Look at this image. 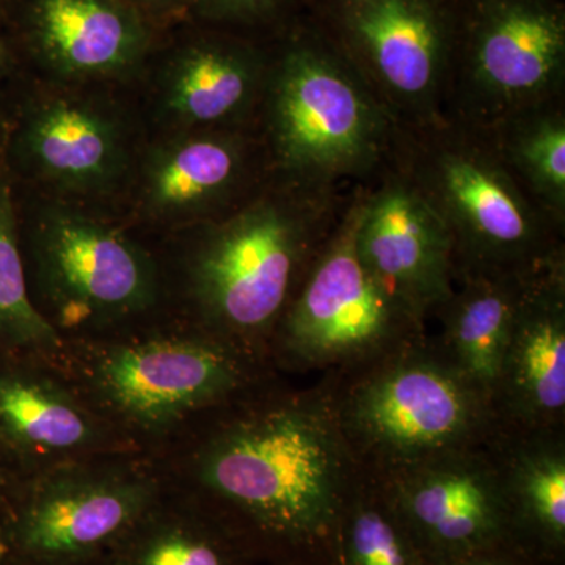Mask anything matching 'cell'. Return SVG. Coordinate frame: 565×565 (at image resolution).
Wrapping results in <instances>:
<instances>
[{"mask_svg":"<svg viewBox=\"0 0 565 565\" xmlns=\"http://www.w3.org/2000/svg\"><path fill=\"white\" fill-rule=\"evenodd\" d=\"M321 379L356 467L377 478L487 444L501 429L490 401L449 366L429 334Z\"/></svg>","mask_w":565,"mask_h":565,"instance_id":"obj_6","label":"cell"},{"mask_svg":"<svg viewBox=\"0 0 565 565\" xmlns=\"http://www.w3.org/2000/svg\"><path fill=\"white\" fill-rule=\"evenodd\" d=\"M494 446L512 544L534 565H565V429H500Z\"/></svg>","mask_w":565,"mask_h":565,"instance_id":"obj_20","label":"cell"},{"mask_svg":"<svg viewBox=\"0 0 565 565\" xmlns=\"http://www.w3.org/2000/svg\"><path fill=\"white\" fill-rule=\"evenodd\" d=\"M356 245L375 275L430 326L456 288L451 236L388 163L363 185Z\"/></svg>","mask_w":565,"mask_h":565,"instance_id":"obj_15","label":"cell"},{"mask_svg":"<svg viewBox=\"0 0 565 565\" xmlns=\"http://www.w3.org/2000/svg\"><path fill=\"white\" fill-rule=\"evenodd\" d=\"M66 343L41 316L29 292L21 228L9 185L0 182V360L62 364Z\"/></svg>","mask_w":565,"mask_h":565,"instance_id":"obj_24","label":"cell"},{"mask_svg":"<svg viewBox=\"0 0 565 565\" xmlns=\"http://www.w3.org/2000/svg\"><path fill=\"white\" fill-rule=\"evenodd\" d=\"M136 452L74 388L62 364L0 360V459L13 484L77 460Z\"/></svg>","mask_w":565,"mask_h":565,"instance_id":"obj_13","label":"cell"},{"mask_svg":"<svg viewBox=\"0 0 565 565\" xmlns=\"http://www.w3.org/2000/svg\"><path fill=\"white\" fill-rule=\"evenodd\" d=\"M397 126L444 118L459 0H305Z\"/></svg>","mask_w":565,"mask_h":565,"instance_id":"obj_11","label":"cell"},{"mask_svg":"<svg viewBox=\"0 0 565 565\" xmlns=\"http://www.w3.org/2000/svg\"><path fill=\"white\" fill-rule=\"evenodd\" d=\"M429 565H534L515 548H498L478 555L456 557V559L435 561Z\"/></svg>","mask_w":565,"mask_h":565,"instance_id":"obj_27","label":"cell"},{"mask_svg":"<svg viewBox=\"0 0 565 565\" xmlns=\"http://www.w3.org/2000/svg\"><path fill=\"white\" fill-rule=\"evenodd\" d=\"M2 552H3V544H2V541H0V565H2Z\"/></svg>","mask_w":565,"mask_h":565,"instance_id":"obj_32","label":"cell"},{"mask_svg":"<svg viewBox=\"0 0 565 565\" xmlns=\"http://www.w3.org/2000/svg\"><path fill=\"white\" fill-rule=\"evenodd\" d=\"M2 565H103V561L35 559V557L13 555V553L7 552L6 546H3Z\"/></svg>","mask_w":565,"mask_h":565,"instance_id":"obj_28","label":"cell"},{"mask_svg":"<svg viewBox=\"0 0 565 565\" xmlns=\"http://www.w3.org/2000/svg\"><path fill=\"white\" fill-rule=\"evenodd\" d=\"M267 565H308V564H291V563H281V564H267Z\"/></svg>","mask_w":565,"mask_h":565,"instance_id":"obj_33","label":"cell"},{"mask_svg":"<svg viewBox=\"0 0 565 565\" xmlns=\"http://www.w3.org/2000/svg\"><path fill=\"white\" fill-rule=\"evenodd\" d=\"M22 159L58 195L96 199L115 191L132 166L128 126L114 107L79 93L33 104L18 137Z\"/></svg>","mask_w":565,"mask_h":565,"instance_id":"obj_16","label":"cell"},{"mask_svg":"<svg viewBox=\"0 0 565 565\" xmlns=\"http://www.w3.org/2000/svg\"><path fill=\"white\" fill-rule=\"evenodd\" d=\"M11 487H13V479H11L6 465H3L2 459H0V514H2L7 500H9Z\"/></svg>","mask_w":565,"mask_h":565,"instance_id":"obj_29","label":"cell"},{"mask_svg":"<svg viewBox=\"0 0 565 565\" xmlns=\"http://www.w3.org/2000/svg\"><path fill=\"white\" fill-rule=\"evenodd\" d=\"M355 188L269 172L233 210L189 228L166 264L174 318L269 360L275 327Z\"/></svg>","mask_w":565,"mask_h":565,"instance_id":"obj_2","label":"cell"},{"mask_svg":"<svg viewBox=\"0 0 565 565\" xmlns=\"http://www.w3.org/2000/svg\"><path fill=\"white\" fill-rule=\"evenodd\" d=\"M388 166L451 236L456 281L526 275L565 255V232L520 188L486 129L440 118L394 125Z\"/></svg>","mask_w":565,"mask_h":565,"instance_id":"obj_5","label":"cell"},{"mask_svg":"<svg viewBox=\"0 0 565 565\" xmlns=\"http://www.w3.org/2000/svg\"><path fill=\"white\" fill-rule=\"evenodd\" d=\"M267 174L256 126L174 131L141 162L139 203L150 221L192 228L244 202Z\"/></svg>","mask_w":565,"mask_h":565,"instance_id":"obj_14","label":"cell"},{"mask_svg":"<svg viewBox=\"0 0 565 565\" xmlns=\"http://www.w3.org/2000/svg\"><path fill=\"white\" fill-rule=\"evenodd\" d=\"M340 565H429L381 479L356 471L341 515Z\"/></svg>","mask_w":565,"mask_h":565,"instance_id":"obj_25","label":"cell"},{"mask_svg":"<svg viewBox=\"0 0 565 565\" xmlns=\"http://www.w3.org/2000/svg\"><path fill=\"white\" fill-rule=\"evenodd\" d=\"M565 99L563 0H459L445 118L492 129Z\"/></svg>","mask_w":565,"mask_h":565,"instance_id":"obj_9","label":"cell"},{"mask_svg":"<svg viewBox=\"0 0 565 565\" xmlns=\"http://www.w3.org/2000/svg\"><path fill=\"white\" fill-rule=\"evenodd\" d=\"M170 489L199 501L264 564L340 565L355 460L321 377L275 379L200 419L152 456Z\"/></svg>","mask_w":565,"mask_h":565,"instance_id":"obj_1","label":"cell"},{"mask_svg":"<svg viewBox=\"0 0 565 565\" xmlns=\"http://www.w3.org/2000/svg\"><path fill=\"white\" fill-rule=\"evenodd\" d=\"M497 435L379 478L429 563L515 548Z\"/></svg>","mask_w":565,"mask_h":565,"instance_id":"obj_12","label":"cell"},{"mask_svg":"<svg viewBox=\"0 0 565 565\" xmlns=\"http://www.w3.org/2000/svg\"><path fill=\"white\" fill-rule=\"evenodd\" d=\"M256 131L270 173L353 188L385 169L394 121L307 13L269 47Z\"/></svg>","mask_w":565,"mask_h":565,"instance_id":"obj_4","label":"cell"},{"mask_svg":"<svg viewBox=\"0 0 565 565\" xmlns=\"http://www.w3.org/2000/svg\"><path fill=\"white\" fill-rule=\"evenodd\" d=\"M501 429H565V255L527 286L493 399Z\"/></svg>","mask_w":565,"mask_h":565,"instance_id":"obj_17","label":"cell"},{"mask_svg":"<svg viewBox=\"0 0 565 565\" xmlns=\"http://www.w3.org/2000/svg\"><path fill=\"white\" fill-rule=\"evenodd\" d=\"M141 3H147V6L151 7H161L167 6V3L172 2V0H140Z\"/></svg>","mask_w":565,"mask_h":565,"instance_id":"obj_30","label":"cell"},{"mask_svg":"<svg viewBox=\"0 0 565 565\" xmlns=\"http://www.w3.org/2000/svg\"><path fill=\"white\" fill-rule=\"evenodd\" d=\"M537 273L462 278L434 318L430 343L492 407L516 311Z\"/></svg>","mask_w":565,"mask_h":565,"instance_id":"obj_21","label":"cell"},{"mask_svg":"<svg viewBox=\"0 0 565 565\" xmlns=\"http://www.w3.org/2000/svg\"><path fill=\"white\" fill-rule=\"evenodd\" d=\"M3 66V51L2 47H0V70H2Z\"/></svg>","mask_w":565,"mask_h":565,"instance_id":"obj_31","label":"cell"},{"mask_svg":"<svg viewBox=\"0 0 565 565\" xmlns=\"http://www.w3.org/2000/svg\"><path fill=\"white\" fill-rule=\"evenodd\" d=\"M202 17L228 28L273 24L305 7V0H193Z\"/></svg>","mask_w":565,"mask_h":565,"instance_id":"obj_26","label":"cell"},{"mask_svg":"<svg viewBox=\"0 0 565 565\" xmlns=\"http://www.w3.org/2000/svg\"><path fill=\"white\" fill-rule=\"evenodd\" d=\"M21 250L33 303L65 343L173 316L161 256L77 203L44 206L21 233Z\"/></svg>","mask_w":565,"mask_h":565,"instance_id":"obj_7","label":"cell"},{"mask_svg":"<svg viewBox=\"0 0 565 565\" xmlns=\"http://www.w3.org/2000/svg\"><path fill=\"white\" fill-rule=\"evenodd\" d=\"M269 47L233 35L192 41L159 84V106L174 131L253 128L262 106Z\"/></svg>","mask_w":565,"mask_h":565,"instance_id":"obj_18","label":"cell"},{"mask_svg":"<svg viewBox=\"0 0 565 565\" xmlns=\"http://www.w3.org/2000/svg\"><path fill=\"white\" fill-rule=\"evenodd\" d=\"M167 487L158 462L137 452L61 465L14 482L0 541L35 559H102Z\"/></svg>","mask_w":565,"mask_h":565,"instance_id":"obj_10","label":"cell"},{"mask_svg":"<svg viewBox=\"0 0 565 565\" xmlns=\"http://www.w3.org/2000/svg\"><path fill=\"white\" fill-rule=\"evenodd\" d=\"M62 370L126 444L151 457L204 416L281 377L264 356L174 316L66 343Z\"/></svg>","mask_w":565,"mask_h":565,"instance_id":"obj_3","label":"cell"},{"mask_svg":"<svg viewBox=\"0 0 565 565\" xmlns=\"http://www.w3.org/2000/svg\"><path fill=\"white\" fill-rule=\"evenodd\" d=\"M486 131L520 188L565 232V99L520 111Z\"/></svg>","mask_w":565,"mask_h":565,"instance_id":"obj_23","label":"cell"},{"mask_svg":"<svg viewBox=\"0 0 565 565\" xmlns=\"http://www.w3.org/2000/svg\"><path fill=\"white\" fill-rule=\"evenodd\" d=\"M363 185L275 327L269 360L285 377L344 373L424 340L429 326L364 263L356 245Z\"/></svg>","mask_w":565,"mask_h":565,"instance_id":"obj_8","label":"cell"},{"mask_svg":"<svg viewBox=\"0 0 565 565\" xmlns=\"http://www.w3.org/2000/svg\"><path fill=\"white\" fill-rule=\"evenodd\" d=\"M102 561L103 565H267L214 512L170 487Z\"/></svg>","mask_w":565,"mask_h":565,"instance_id":"obj_22","label":"cell"},{"mask_svg":"<svg viewBox=\"0 0 565 565\" xmlns=\"http://www.w3.org/2000/svg\"><path fill=\"white\" fill-rule=\"evenodd\" d=\"M32 39L52 76L68 84L125 76L148 44L139 14L122 0H35Z\"/></svg>","mask_w":565,"mask_h":565,"instance_id":"obj_19","label":"cell"}]
</instances>
